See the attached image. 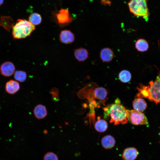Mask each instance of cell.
Returning a JSON list of instances; mask_svg holds the SVG:
<instances>
[{"label": "cell", "instance_id": "obj_11", "mask_svg": "<svg viewBox=\"0 0 160 160\" xmlns=\"http://www.w3.org/2000/svg\"><path fill=\"white\" fill-rule=\"evenodd\" d=\"M114 54L110 48L105 47L102 49L100 52V57L101 60L105 63H108L113 59Z\"/></svg>", "mask_w": 160, "mask_h": 160}, {"label": "cell", "instance_id": "obj_18", "mask_svg": "<svg viewBox=\"0 0 160 160\" xmlns=\"http://www.w3.org/2000/svg\"><path fill=\"white\" fill-rule=\"evenodd\" d=\"M97 120L95 124V130L100 132H105L108 129V125L107 122L104 120L101 119L100 117H97Z\"/></svg>", "mask_w": 160, "mask_h": 160}, {"label": "cell", "instance_id": "obj_13", "mask_svg": "<svg viewBox=\"0 0 160 160\" xmlns=\"http://www.w3.org/2000/svg\"><path fill=\"white\" fill-rule=\"evenodd\" d=\"M101 142L102 147L106 149L113 148L116 144L115 138L110 135H107L103 137L101 140Z\"/></svg>", "mask_w": 160, "mask_h": 160}, {"label": "cell", "instance_id": "obj_12", "mask_svg": "<svg viewBox=\"0 0 160 160\" xmlns=\"http://www.w3.org/2000/svg\"><path fill=\"white\" fill-rule=\"evenodd\" d=\"M74 55L76 59L79 62H83L88 57L89 53L86 49L80 47L74 50Z\"/></svg>", "mask_w": 160, "mask_h": 160}, {"label": "cell", "instance_id": "obj_3", "mask_svg": "<svg viewBox=\"0 0 160 160\" xmlns=\"http://www.w3.org/2000/svg\"><path fill=\"white\" fill-rule=\"evenodd\" d=\"M35 29V26L29 21L18 19L12 28V35L15 39L25 38L30 36Z\"/></svg>", "mask_w": 160, "mask_h": 160}, {"label": "cell", "instance_id": "obj_16", "mask_svg": "<svg viewBox=\"0 0 160 160\" xmlns=\"http://www.w3.org/2000/svg\"><path fill=\"white\" fill-rule=\"evenodd\" d=\"M34 114L38 119H42L47 115V111L45 107L41 104L37 105L33 110Z\"/></svg>", "mask_w": 160, "mask_h": 160}, {"label": "cell", "instance_id": "obj_1", "mask_svg": "<svg viewBox=\"0 0 160 160\" xmlns=\"http://www.w3.org/2000/svg\"><path fill=\"white\" fill-rule=\"evenodd\" d=\"M105 117H109L110 122L115 125L124 124L128 122L127 109L117 99L114 103L107 105L103 108Z\"/></svg>", "mask_w": 160, "mask_h": 160}, {"label": "cell", "instance_id": "obj_25", "mask_svg": "<svg viewBox=\"0 0 160 160\" xmlns=\"http://www.w3.org/2000/svg\"><path fill=\"white\" fill-rule=\"evenodd\" d=\"M4 1V0H0V6L3 4Z\"/></svg>", "mask_w": 160, "mask_h": 160}, {"label": "cell", "instance_id": "obj_10", "mask_svg": "<svg viewBox=\"0 0 160 160\" xmlns=\"http://www.w3.org/2000/svg\"><path fill=\"white\" fill-rule=\"evenodd\" d=\"M5 88L7 93L11 95H14L19 90L20 85L17 81L11 79L6 83Z\"/></svg>", "mask_w": 160, "mask_h": 160}, {"label": "cell", "instance_id": "obj_20", "mask_svg": "<svg viewBox=\"0 0 160 160\" xmlns=\"http://www.w3.org/2000/svg\"><path fill=\"white\" fill-rule=\"evenodd\" d=\"M119 79L122 82L127 83L131 79L132 75L131 73L128 71L124 70L121 71L119 74Z\"/></svg>", "mask_w": 160, "mask_h": 160}, {"label": "cell", "instance_id": "obj_6", "mask_svg": "<svg viewBox=\"0 0 160 160\" xmlns=\"http://www.w3.org/2000/svg\"><path fill=\"white\" fill-rule=\"evenodd\" d=\"M57 22L60 26L65 25L71 23L72 18L67 9H61L55 14Z\"/></svg>", "mask_w": 160, "mask_h": 160}, {"label": "cell", "instance_id": "obj_8", "mask_svg": "<svg viewBox=\"0 0 160 160\" xmlns=\"http://www.w3.org/2000/svg\"><path fill=\"white\" fill-rule=\"evenodd\" d=\"M59 37L60 41L65 44H71L73 42L75 39L74 34L70 30H68L62 31Z\"/></svg>", "mask_w": 160, "mask_h": 160}, {"label": "cell", "instance_id": "obj_2", "mask_svg": "<svg viewBox=\"0 0 160 160\" xmlns=\"http://www.w3.org/2000/svg\"><path fill=\"white\" fill-rule=\"evenodd\" d=\"M137 98H146L156 104L160 103V72L155 81H151L148 86L140 85L137 88Z\"/></svg>", "mask_w": 160, "mask_h": 160}, {"label": "cell", "instance_id": "obj_19", "mask_svg": "<svg viewBox=\"0 0 160 160\" xmlns=\"http://www.w3.org/2000/svg\"><path fill=\"white\" fill-rule=\"evenodd\" d=\"M136 49L141 52L147 51L149 48V45L147 41L145 39H140L137 40L135 43Z\"/></svg>", "mask_w": 160, "mask_h": 160}, {"label": "cell", "instance_id": "obj_15", "mask_svg": "<svg viewBox=\"0 0 160 160\" xmlns=\"http://www.w3.org/2000/svg\"><path fill=\"white\" fill-rule=\"evenodd\" d=\"M133 107L134 110L142 112L146 108L147 104L144 99L142 98H137L133 101Z\"/></svg>", "mask_w": 160, "mask_h": 160}, {"label": "cell", "instance_id": "obj_4", "mask_svg": "<svg viewBox=\"0 0 160 160\" xmlns=\"http://www.w3.org/2000/svg\"><path fill=\"white\" fill-rule=\"evenodd\" d=\"M128 5L129 11L135 16L148 20L149 12L147 0H130Z\"/></svg>", "mask_w": 160, "mask_h": 160}, {"label": "cell", "instance_id": "obj_9", "mask_svg": "<svg viewBox=\"0 0 160 160\" xmlns=\"http://www.w3.org/2000/svg\"><path fill=\"white\" fill-rule=\"evenodd\" d=\"M139 154L137 149L134 147H129L125 149L122 154L123 160H135Z\"/></svg>", "mask_w": 160, "mask_h": 160}, {"label": "cell", "instance_id": "obj_5", "mask_svg": "<svg viewBox=\"0 0 160 160\" xmlns=\"http://www.w3.org/2000/svg\"><path fill=\"white\" fill-rule=\"evenodd\" d=\"M127 111L128 120L133 124L139 125L148 124L147 119L142 112L127 109Z\"/></svg>", "mask_w": 160, "mask_h": 160}, {"label": "cell", "instance_id": "obj_14", "mask_svg": "<svg viewBox=\"0 0 160 160\" xmlns=\"http://www.w3.org/2000/svg\"><path fill=\"white\" fill-rule=\"evenodd\" d=\"M14 22L12 18L9 16H1L0 18V26L7 31H9L12 28Z\"/></svg>", "mask_w": 160, "mask_h": 160}, {"label": "cell", "instance_id": "obj_17", "mask_svg": "<svg viewBox=\"0 0 160 160\" xmlns=\"http://www.w3.org/2000/svg\"><path fill=\"white\" fill-rule=\"evenodd\" d=\"M93 92L95 98L104 102L108 94L105 88L97 87L95 89Z\"/></svg>", "mask_w": 160, "mask_h": 160}, {"label": "cell", "instance_id": "obj_7", "mask_svg": "<svg viewBox=\"0 0 160 160\" xmlns=\"http://www.w3.org/2000/svg\"><path fill=\"white\" fill-rule=\"evenodd\" d=\"M15 71V66L14 64L10 62L7 61L3 63L0 67L1 74L6 77L11 76L14 73Z\"/></svg>", "mask_w": 160, "mask_h": 160}, {"label": "cell", "instance_id": "obj_23", "mask_svg": "<svg viewBox=\"0 0 160 160\" xmlns=\"http://www.w3.org/2000/svg\"><path fill=\"white\" fill-rule=\"evenodd\" d=\"M43 160H59V159L56 154L52 152H48L44 155Z\"/></svg>", "mask_w": 160, "mask_h": 160}, {"label": "cell", "instance_id": "obj_24", "mask_svg": "<svg viewBox=\"0 0 160 160\" xmlns=\"http://www.w3.org/2000/svg\"><path fill=\"white\" fill-rule=\"evenodd\" d=\"M101 3L103 5L106 6L108 5L111 6V2L110 0H100Z\"/></svg>", "mask_w": 160, "mask_h": 160}, {"label": "cell", "instance_id": "obj_26", "mask_svg": "<svg viewBox=\"0 0 160 160\" xmlns=\"http://www.w3.org/2000/svg\"><path fill=\"white\" fill-rule=\"evenodd\" d=\"M160 143V142H159Z\"/></svg>", "mask_w": 160, "mask_h": 160}, {"label": "cell", "instance_id": "obj_21", "mask_svg": "<svg viewBox=\"0 0 160 160\" xmlns=\"http://www.w3.org/2000/svg\"><path fill=\"white\" fill-rule=\"evenodd\" d=\"M28 19V21L34 26L40 24L42 21L41 15L37 13L31 14L29 16Z\"/></svg>", "mask_w": 160, "mask_h": 160}, {"label": "cell", "instance_id": "obj_22", "mask_svg": "<svg viewBox=\"0 0 160 160\" xmlns=\"http://www.w3.org/2000/svg\"><path fill=\"white\" fill-rule=\"evenodd\" d=\"M14 78L17 81L23 82L27 78L26 73L22 71H17L14 73Z\"/></svg>", "mask_w": 160, "mask_h": 160}]
</instances>
